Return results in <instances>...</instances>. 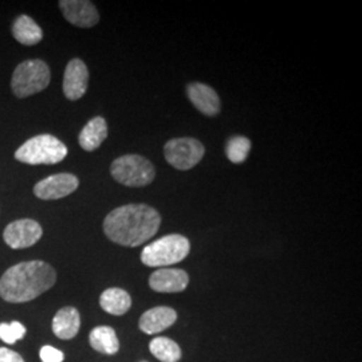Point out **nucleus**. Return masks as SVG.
<instances>
[{
	"instance_id": "20",
	"label": "nucleus",
	"mask_w": 362,
	"mask_h": 362,
	"mask_svg": "<svg viewBox=\"0 0 362 362\" xmlns=\"http://www.w3.org/2000/svg\"><path fill=\"white\" fill-rule=\"evenodd\" d=\"M149 349L158 361L177 362L181 358L180 346L167 337H157L152 339Z\"/></svg>"
},
{
	"instance_id": "13",
	"label": "nucleus",
	"mask_w": 362,
	"mask_h": 362,
	"mask_svg": "<svg viewBox=\"0 0 362 362\" xmlns=\"http://www.w3.org/2000/svg\"><path fill=\"white\" fill-rule=\"evenodd\" d=\"M188 282V274L180 269H160L149 278L151 288L157 293H181Z\"/></svg>"
},
{
	"instance_id": "3",
	"label": "nucleus",
	"mask_w": 362,
	"mask_h": 362,
	"mask_svg": "<svg viewBox=\"0 0 362 362\" xmlns=\"http://www.w3.org/2000/svg\"><path fill=\"white\" fill-rule=\"evenodd\" d=\"M67 156V146L52 134H39L22 144L15 158L28 165H54L64 161Z\"/></svg>"
},
{
	"instance_id": "6",
	"label": "nucleus",
	"mask_w": 362,
	"mask_h": 362,
	"mask_svg": "<svg viewBox=\"0 0 362 362\" xmlns=\"http://www.w3.org/2000/svg\"><path fill=\"white\" fill-rule=\"evenodd\" d=\"M113 179L130 188H141L155 180L153 164L140 155H125L116 158L110 165Z\"/></svg>"
},
{
	"instance_id": "25",
	"label": "nucleus",
	"mask_w": 362,
	"mask_h": 362,
	"mask_svg": "<svg viewBox=\"0 0 362 362\" xmlns=\"http://www.w3.org/2000/svg\"><path fill=\"white\" fill-rule=\"evenodd\" d=\"M143 362H146V361H143Z\"/></svg>"
},
{
	"instance_id": "2",
	"label": "nucleus",
	"mask_w": 362,
	"mask_h": 362,
	"mask_svg": "<svg viewBox=\"0 0 362 362\" xmlns=\"http://www.w3.org/2000/svg\"><path fill=\"white\" fill-rule=\"evenodd\" d=\"M57 282V272L42 260H30L10 267L0 278V297L10 303L30 302Z\"/></svg>"
},
{
	"instance_id": "14",
	"label": "nucleus",
	"mask_w": 362,
	"mask_h": 362,
	"mask_svg": "<svg viewBox=\"0 0 362 362\" xmlns=\"http://www.w3.org/2000/svg\"><path fill=\"white\" fill-rule=\"evenodd\" d=\"M177 320V313L172 308L158 306L145 311L140 318V329L146 334H157L170 327Z\"/></svg>"
},
{
	"instance_id": "12",
	"label": "nucleus",
	"mask_w": 362,
	"mask_h": 362,
	"mask_svg": "<svg viewBox=\"0 0 362 362\" xmlns=\"http://www.w3.org/2000/svg\"><path fill=\"white\" fill-rule=\"evenodd\" d=\"M188 98L194 107L206 116H218L220 113V98L211 86L200 82H192L187 88Z\"/></svg>"
},
{
	"instance_id": "10",
	"label": "nucleus",
	"mask_w": 362,
	"mask_h": 362,
	"mask_svg": "<svg viewBox=\"0 0 362 362\" xmlns=\"http://www.w3.org/2000/svg\"><path fill=\"white\" fill-rule=\"evenodd\" d=\"M59 8L66 21L81 28H90L100 22L95 6L88 0H61Z\"/></svg>"
},
{
	"instance_id": "15",
	"label": "nucleus",
	"mask_w": 362,
	"mask_h": 362,
	"mask_svg": "<svg viewBox=\"0 0 362 362\" xmlns=\"http://www.w3.org/2000/svg\"><path fill=\"white\" fill-rule=\"evenodd\" d=\"M107 137V124L104 117H94L81 130L78 141L83 151L93 152L98 149Z\"/></svg>"
},
{
	"instance_id": "18",
	"label": "nucleus",
	"mask_w": 362,
	"mask_h": 362,
	"mask_svg": "<svg viewBox=\"0 0 362 362\" xmlns=\"http://www.w3.org/2000/svg\"><path fill=\"white\" fill-rule=\"evenodd\" d=\"M100 305L103 310L112 315H124L132 306V298L128 291L118 287H112L101 294Z\"/></svg>"
},
{
	"instance_id": "23",
	"label": "nucleus",
	"mask_w": 362,
	"mask_h": 362,
	"mask_svg": "<svg viewBox=\"0 0 362 362\" xmlns=\"http://www.w3.org/2000/svg\"><path fill=\"white\" fill-rule=\"evenodd\" d=\"M42 362H64L65 354L61 350L55 349L52 346H43L39 351Z\"/></svg>"
},
{
	"instance_id": "24",
	"label": "nucleus",
	"mask_w": 362,
	"mask_h": 362,
	"mask_svg": "<svg viewBox=\"0 0 362 362\" xmlns=\"http://www.w3.org/2000/svg\"><path fill=\"white\" fill-rule=\"evenodd\" d=\"M0 362H25L23 358L13 350L0 348Z\"/></svg>"
},
{
	"instance_id": "16",
	"label": "nucleus",
	"mask_w": 362,
	"mask_h": 362,
	"mask_svg": "<svg viewBox=\"0 0 362 362\" xmlns=\"http://www.w3.org/2000/svg\"><path fill=\"white\" fill-rule=\"evenodd\" d=\"M81 327V317L76 308L67 306L58 311L52 320V332L59 339H71Z\"/></svg>"
},
{
	"instance_id": "7",
	"label": "nucleus",
	"mask_w": 362,
	"mask_h": 362,
	"mask_svg": "<svg viewBox=\"0 0 362 362\" xmlns=\"http://www.w3.org/2000/svg\"><path fill=\"white\" fill-rule=\"evenodd\" d=\"M206 153L204 145L192 137L173 139L165 144L164 155L169 164L179 170L196 167Z\"/></svg>"
},
{
	"instance_id": "21",
	"label": "nucleus",
	"mask_w": 362,
	"mask_h": 362,
	"mask_svg": "<svg viewBox=\"0 0 362 362\" xmlns=\"http://www.w3.org/2000/svg\"><path fill=\"white\" fill-rule=\"evenodd\" d=\"M251 151V141L243 136H233L226 145V155L233 164H242L246 161Z\"/></svg>"
},
{
	"instance_id": "1",
	"label": "nucleus",
	"mask_w": 362,
	"mask_h": 362,
	"mask_svg": "<svg viewBox=\"0 0 362 362\" xmlns=\"http://www.w3.org/2000/svg\"><path fill=\"white\" fill-rule=\"evenodd\" d=\"M161 216L146 204H127L113 209L104 220V233L112 242L125 247L141 246L155 236Z\"/></svg>"
},
{
	"instance_id": "5",
	"label": "nucleus",
	"mask_w": 362,
	"mask_h": 362,
	"mask_svg": "<svg viewBox=\"0 0 362 362\" xmlns=\"http://www.w3.org/2000/svg\"><path fill=\"white\" fill-rule=\"evenodd\" d=\"M52 81L50 67L42 59H27L16 66L11 89L18 98H27L45 90Z\"/></svg>"
},
{
	"instance_id": "11",
	"label": "nucleus",
	"mask_w": 362,
	"mask_h": 362,
	"mask_svg": "<svg viewBox=\"0 0 362 362\" xmlns=\"http://www.w3.org/2000/svg\"><path fill=\"white\" fill-rule=\"evenodd\" d=\"M89 85V70L81 59L74 58L66 66L64 74V94L70 101H77L85 95Z\"/></svg>"
},
{
	"instance_id": "4",
	"label": "nucleus",
	"mask_w": 362,
	"mask_h": 362,
	"mask_svg": "<svg viewBox=\"0 0 362 362\" xmlns=\"http://www.w3.org/2000/svg\"><path fill=\"white\" fill-rule=\"evenodd\" d=\"M189 250L191 245L185 236L179 233H172L144 247L141 262L148 267L164 269L167 266L184 260L188 257Z\"/></svg>"
},
{
	"instance_id": "17",
	"label": "nucleus",
	"mask_w": 362,
	"mask_h": 362,
	"mask_svg": "<svg viewBox=\"0 0 362 362\" xmlns=\"http://www.w3.org/2000/svg\"><path fill=\"white\" fill-rule=\"evenodd\" d=\"M13 38L25 46H34L43 39V31L38 23L27 15H21L15 19L11 27Z\"/></svg>"
},
{
	"instance_id": "9",
	"label": "nucleus",
	"mask_w": 362,
	"mask_h": 362,
	"mask_svg": "<svg viewBox=\"0 0 362 362\" xmlns=\"http://www.w3.org/2000/svg\"><path fill=\"white\" fill-rule=\"evenodd\" d=\"M79 180L71 173H57L43 180L38 181L34 187V194L42 200H58L76 192Z\"/></svg>"
},
{
	"instance_id": "22",
	"label": "nucleus",
	"mask_w": 362,
	"mask_h": 362,
	"mask_svg": "<svg viewBox=\"0 0 362 362\" xmlns=\"http://www.w3.org/2000/svg\"><path fill=\"white\" fill-rule=\"evenodd\" d=\"M26 334V327L18 321L11 324H0V339L8 345H13L18 339H22Z\"/></svg>"
},
{
	"instance_id": "19",
	"label": "nucleus",
	"mask_w": 362,
	"mask_h": 362,
	"mask_svg": "<svg viewBox=\"0 0 362 362\" xmlns=\"http://www.w3.org/2000/svg\"><path fill=\"white\" fill-rule=\"evenodd\" d=\"M91 348L104 354H116L119 349V341L116 332L110 326H98L91 330L89 336Z\"/></svg>"
},
{
	"instance_id": "8",
	"label": "nucleus",
	"mask_w": 362,
	"mask_h": 362,
	"mask_svg": "<svg viewBox=\"0 0 362 362\" xmlns=\"http://www.w3.org/2000/svg\"><path fill=\"white\" fill-rule=\"evenodd\" d=\"M43 235L42 226L33 219H19L10 223L3 233L6 245L13 250L28 248L38 243Z\"/></svg>"
}]
</instances>
